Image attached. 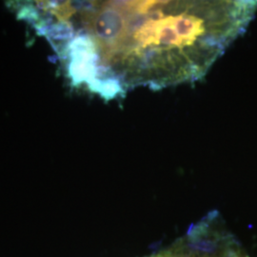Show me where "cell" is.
Segmentation results:
<instances>
[{
	"label": "cell",
	"mask_w": 257,
	"mask_h": 257,
	"mask_svg": "<svg viewBox=\"0 0 257 257\" xmlns=\"http://www.w3.org/2000/svg\"><path fill=\"white\" fill-rule=\"evenodd\" d=\"M74 80L113 97L199 80L244 32L254 0H137L71 5Z\"/></svg>",
	"instance_id": "cell-1"
}]
</instances>
